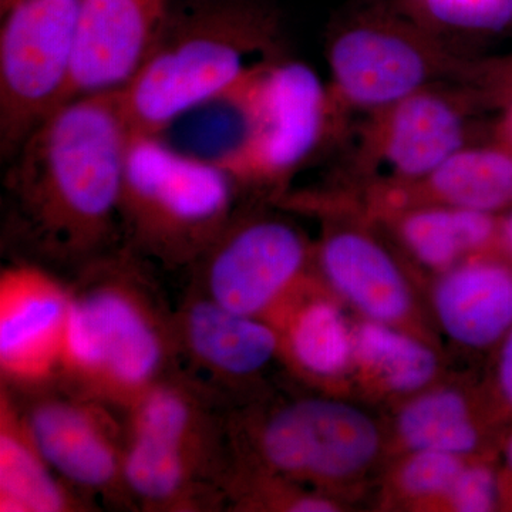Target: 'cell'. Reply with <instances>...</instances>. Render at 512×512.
<instances>
[{
    "label": "cell",
    "instance_id": "30",
    "mask_svg": "<svg viewBox=\"0 0 512 512\" xmlns=\"http://www.w3.org/2000/svg\"><path fill=\"white\" fill-rule=\"evenodd\" d=\"M500 251L512 261V210L501 218Z\"/></svg>",
    "mask_w": 512,
    "mask_h": 512
},
{
    "label": "cell",
    "instance_id": "2",
    "mask_svg": "<svg viewBox=\"0 0 512 512\" xmlns=\"http://www.w3.org/2000/svg\"><path fill=\"white\" fill-rule=\"evenodd\" d=\"M124 247L77 272L57 386L123 414L178 370L171 311Z\"/></svg>",
    "mask_w": 512,
    "mask_h": 512
},
{
    "label": "cell",
    "instance_id": "16",
    "mask_svg": "<svg viewBox=\"0 0 512 512\" xmlns=\"http://www.w3.org/2000/svg\"><path fill=\"white\" fill-rule=\"evenodd\" d=\"M441 328L467 348L500 343L512 328V261L485 252L444 271L433 295Z\"/></svg>",
    "mask_w": 512,
    "mask_h": 512
},
{
    "label": "cell",
    "instance_id": "25",
    "mask_svg": "<svg viewBox=\"0 0 512 512\" xmlns=\"http://www.w3.org/2000/svg\"><path fill=\"white\" fill-rule=\"evenodd\" d=\"M464 467L461 457L456 454L414 451L402 468L400 484L413 497H447Z\"/></svg>",
    "mask_w": 512,
    "mask_h": 512
},
{
    "label": "cell",
    "instance_id": "18",
    "mask_svg": "<svg viewBox=\"0 0 512 512\" xmlns=\"http://www.w3.org/2000/svg\"><path fill=\"white\" fill-rule=\"evenodd\" d=\"M373 194L387 211L439 204L493 215L508 212L512 210V153L493 140L471 143L423 180Z\"/></svg>",
    "mask_w": 512,
    "mask_h": 512
},
{
    "label": "cell",
    "instance_id": "7",
    "mask_svg": "<svg viewBox=\"0 0 512 512\" xmlns=\"http://www.w3.org/2000/svg\"><path fill=\"white\" fill-rule=\"evenodd\" d=\"M231 457L295 481L335 483L370 466L380 447L375 421L339 400L306 397L262 416L227 417Z\"/></svg>",
    "mask_w": 512,
    "mask_h": 512
},
{
    "label": "cell",
    "instance_id": "27",
    "mask_svg": "<svg viewBox=\"0 0 512 512\" xmlns=\"http://www.w3.org/2000/svg\"><path fill=\"white\" fill-rule=\"evenodd\" d=\"M466 84L483 106L500 107L512 100V53L494 59L468 60Z\"/></svg>",
    "mask_w": 512,
    "mask_h": 512
},
{
    "label": "cell",
    "instance_id": "4",
    "mask_svg": "<svg viewBox=\"0 0 512 512\" xmlns=\"http://www.w3.org/2000/svg\"><path fill=\"white\" fill-rule=\"evenodd\" d=\"M235 178L165 136L133 134L120 201L123 245L144 261L191 269L237 214Z\"/></svg>",
    "mask_w": 512,
    "mask_h": 512
},
{
    "label": "cell",
    "instance_id": "17",
    "mask_svg": "<svg viewBox=\"0 0 512 512\" xmlns=\"http://www.w3.org/2000/svg\"><path fill=\"white\" fill-rule=\"evenodd\" d=\"M315 261L326 284L367 319L394 325L409 315V284L372 235L355 228L330 229L315 248Z\"/></svg>",
    "mask_w": 512,
    "mask_h": 512
},
{
    "label": "cell",
    "instance_id": "10",
    "mask_svg": "<svg viewBox=\"0 0 512 512\" xmlns=\"http://www.w3.org/2000/svg\"><path fill=\"white\" fill-rule=\"evenodd\" d=\"M481 106L464 84H441L410 94L369 114L359 130L355 165L370 190L423 180L471 140L474 109Z\"/></svg>",
    "mask_w": 512,
    "mask_h": 512
},
{
    "label": "cell",
    "instance_id": "26",
    "mask_svg": "<svg viewBox=\"0 0 512 512\" xmlns=\"http://www.w3.org/2000/svg\"><path fill=\"white\" fill-rule=\"evenodd\" d=\"M451 507L460 512H488L501 498L500 478L493 468L477 464L466 466L447 495Z\"/></svg>",
    "mask_w": 512,
    "mask_h": 512
},
{
    "label": "cell",
    "instance_id": "22",
    "mask_svg": "<svg viewBox=\"0 0 512 512\" xmlns=\"http://www.w3.org/2000/svg\"><path fill=\"white\" fill-rule=\"evenodd\" d=\"M397 427L413 451H443L463 457L480 444L466 399L456 390H434L416 397L400 413Z\"/></svg>",
    "mask_w": 512,
    "mask_h": 512
},
{
    "label": "cell",
    "instance_id": "12",
    "mask_svg": "<svg viewBox=\"0 0 512 512\" xmlns=\"http://www.w3.org/2000/svg\"><path fill=\"white\" fill-rule=\"evenodd\" d=\"M231 451L222 431L201 421H158L126 431L124 478L136 510L220 511Z\"/></svg>",
    "mask_w": 512,
    "mask_h": 512
},
{
    "label": "cell",
    "instance_id": "31",
    "mask_svg": "<svg viewBox=\"0 0 512 512\" xmlns=\"http://www.w3.org/2000/svg\"><path fill=\"white\" fill-rule=\"evenodd\" d=\"M13 0H0V13L5 12L6 9L12 5Z\"/></svg>",
    "mask_w": 512,
    "mask_h": 512
},
{
    "label": "cell",
    "instance_id": "11",
    "mask_svg": "<svg viewBox=\"0 0 512 512\" xmlns=\"http://www.w3.org/2000/svg\"><path fill=\"white\" fill-rule=\"evenodd\" d=\"M15 399L57 476L90 500L136 510L124 478L126 427L117 410L57 384Z\"/></svg>",
    "mask_w": 512,
    "mask_h": 512
},
{
    "label": "cell",
    "instance_id": "23",
    "mask_svg": "<svg viewBox=\"0 0 512 512\" xmlns=\"http://www.w3.org/2000/svg\"><path fill=\"white\" fill-rule=\"evenodd\" d=\"M353 342L356 359L393 392H417L436 375V353L390 323L367 319L353 332Z\"/></svg>",
    "mask_w": 512,
    "mask_h": 512
},
{
    "label": "cell",
    "instance_id": "6",
    "mask_svg": "<svg viewBox=\"0 0 512 512\" xmlns=\"http://www.w3.org/2000/svg\"><path fill=\"white\" fill-rule=\"evenodd\" d=\"M326 59L340 136L353 114L366 117L434 84L463 82L468 62L399 6L383 3L340 18L329 32Z\"/></svg>",
    "mask_w": 512,
    "mask_h": 512
},
{
    "label": "cell",
    "instance_id": "19",
    "mask_svg": "<svg viewBox=\"0 0 512 512\" xmlns=\"http://www.w3.org/2000/svg\"><path fill=\"white\" fill-rule=\"evenodd\" d=\"M96 503L62 480L37 448L15 396L0 393V511L86 512Z\"/></svg>",
    "mask_w": 512,
    "mask_h": 512
},
{
    "label": "cell",
    "instance_id": "15",
    "mask_svg": "<svg viewBox=\"0 0 512 512\" xmlns=\"http://www.w3.org/2000/svg\"><path fill=\"white\" fill-rule=\"evenodd\" d=\"M174 323L180 360L220 397L255 379L281 353V338L269 320L229 311L192 286L174 311Z\"/></svg>",
    "mask_w": 512,
    "mask_h": 512
},
{
    "label": "cell",
    "instance_id": "8",
    "mask_svg": "<svg viewBox=\"0 0 512 512\" xmlns=\"http://www.w3.org/2000/svg\"><path fill=\"white\" fill-rule=\"evenodd\" d=\"M84 0H13L0 25V150L9 160L63 103Z\"/></svg>",
    "mask_w": 512,
    "mask_h": 512
},
{
    "label": "cell",
    "instance_id": "21",
    "mask_svg": "<svg viewBox=\"0 0 512 512\" xmlns=\"http://www.w3.org/2000/svg\"><path fill=\"white\" fill-rule=\"evenodd\" d=\"M396 215L404 247L424 266L447 271L464 258L500 249L501 218L439 204L409 205Z\"/></svg>",
    "mask_w": 512,
    "mask_h": 512
},
{
    "label": "cell",
    "instance_id": "1",
    "mask_svg": "<svg viewBox=\"0 0 512 512\" xmlns=\"http://www.w3.org/2000/svg\"><path fill=\"white\" fill-rule=\"evenodd\" d=\"M133 131L117 93L56 107L8 160L12 237L30 261L74 275L123 244L120 201Z\"/></svg>",
    "mask_w": 512,
    "mask_h": 512
},
{
    "label": "cell",
    "instance_id": "29",
    "mask_svg": "<svg viewBox=\"0 0 512 512\" xmlns=\"http://www.w3.org/2000/svg\"><path fill=\"white\" fill-rule=\"evenodd\" d=\"M491 140L512 153V100L498 107V116L494 121Z\"/></svg>",
    "mask_w": 512,
    "mask_h": 512
},
{
    "label": "cell",
    "instance_id": "9",
    "mask_svg": "<svg viewBox=\"0 0 512 512\" xmlns=\"http://www.w3.org/2000/svg\"><path fill=\"white\" fill-rule=\"evenodd\" d=\"M315 249L284 218L238 208L192 266V288L229 311L268 320L306 282Z\"/></svg>",
    "mask_w": 512,
    "mask_h": 512
},
{
    "label": "cell",
    "instance_id": "20",
    "mask_svg": "<svg viewBox=\"0 0 512 512\" xmlns=\"http://www.w3.org/2000/svg\"><path fill=\"white\" fill-rule=\"evenodd\" d=\"M305 284L268 320L278 330L281 352L298 372L315 380L336 379L355 357L353 333L336 303L303 295Z\"/></svg>",
    "mask_w": 512,
    "mask_h": 512
},
{
    "label": "cell",
    "instance_id": "13",
    "mask_svg": "<svg viewBox=\"0 0 512 512\" xmlns=\"http://www.w3.org/2000/svg\"><path fill=\"white\" fill-rule=\"evenodd\" d=\"M72 286L52 268L18 259L0 271V375L13 393L59 382Z\"/></svg>",
    "mask_w": 512,
    "mask_h": 512
},
{
    "label": "cell",
    "instance_id": "24",
    "mask_svg": "<svg viewBox=\"0 0 512 512\" xmlns=\"http://www.w3.org/2000/svg\"><path fill=\"white\" fill-rule=\"evenodd\" d=\"M397 6L448 47L451 37L488 39L512 33V0H399Z\"/></svg>",
    "mask_w": 512,
    "mask_h": 512
},
{
    "label": "cell",
    "instance_id": "14",
    "mask_svg": "<svg viewBox=\"0 0 512 512\" xmlns=\"http://www.w3.org/2000/svg\"><path fill=\"white\" fill-rule=\"evenodd\" d=\"M170 10L171 0H84L63 103L127 87L156 47Z\"/></svg>",
    "mask_w": 512,
    "mask_h": 512
},
{
    "label": "cell",
    "instance_id": "28",
    "mask_svg": "<svg viewBox=\"0 0 512 512\" xmlns=\"http://www.w3.org/2000/svg\"><path fill=\"white\" fill-rule=\"evenodd\" d=\"M497 387L505 406L512 412V328L501 340L497 363Z\"/></svg>",
    "mask_w": 512,
    "mask_h": 512
},
{
    "label": "cell",
    "instance_id": "3",
    "mask_svg": "<svg viewBox=\"0 0 512 512\" xmlns=\"http://www.w3.org/2000/svg\"><path fill=\"white\" fill-rule=\"evenodd\" d=\"M278 13L261 0H202L170 10L147 62L119 96L133 134L165 136L224 100L258 64L281 56Z\"/></svg>",
    "mask_w": 512,
    "mask_h": 512
},
{
    "label": "cell",
    "instance_id": "5",
    "mask_svg": "<svg viewBox=\"0 0 512 512\" xmlns=\"http://www.w3.org/2000/svg\"><path fill=\"white\" fill-rule=\"evenodd\" d=\"M224 100L237 111L239 134L215 160L242 191L282 197L292 178L340 138L328 83L301 60L281 55L258 64Z\"/></svg>",
    "mask_w": 512,
    "mask_h": 512
}]
</instances>
